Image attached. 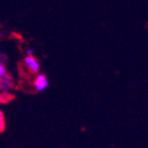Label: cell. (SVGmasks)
I'll use <instances>...</instances> for the list:
<instances>
[{
	"mask_svg": "<svg viewBox=\"0 0 148 148\" xmlns=\"http://www.w3.org/2000/svg\"><path fill=\"white\" fill-rule=\"evenodd\" d=\"M33 87L36 92H41L43 90H46L49 87V80L47 76L42 73L36 74V77L34 78L33 82Z\"/></svg>",
	"mask_w": 148,
	"mask_h": 148,
	"instance_id": "obj_1",
	"label": "cell"
},
{
	"mask_svg": "<svg viewBox=\"0 0 148 148\" xmlns=\"http://www.w3.org/2000/svg\"><path fill=\"white\" fill-rule=\"evenodd\" d=\"M8 75H10L8 70L5 68V65L3 64L2 62H0V79H3V78H5Z\"/></svg>",
	"mask_w": 148,
	"mask_h": 148,
	"instance_id": "obj_4",
	"label": "cell"
},
{
	"mask_svg": "<svg viewBox=\"0 0 148 148\" xmlns=\"http://www.w3.org/2000/svg\"><path fill=\"white\" fill-rule=\"evenodd\" d=\"M11 99H12V95L8 94L6 92L0 93V104H4V103H8Z\"/></svg>",
	"mask_w": 148,
	"mask_h": 148,
	"instance_id": "obj_5",
	"label": "cell"
},
{
	"mask_svg": "<svg viewBox=\"0 0 148 148\" xmlns=\"http://www.w3.org/2000/svg\"><path fill=\"white\" fill-rule=\"evenodd\" d=\"M23 64L27 67L29 71L31 72L32 74H38L40 70V66L39 62L36 58L34 57V55H27L23 59Z\"/></svg>",
	"mask_w": 148,
	"mask_h": 148,
	"instance_id": "obj_2",
	"label": "cell"
},
{
	"mask_svg": "<svg viewBox=\"0 0 148 148\" xmlns=\"http://www.w3.org/2000/svg\"><path fill=\"white\" fill-rule=\"evenodd\" d=\"M27 55H33V50L29 49L28 51H27Z\"/></svg>",
	"mask_w": 148,
	"mask_h": 148,
	"instance_id": "obj_7",
	"label": "cell"
},
{
	"mask_svg": "<svg viewBox=\"0 0 148 148\" xmlns=\"http://www.w3.org/2000/svg\"><path fill=\"white\" fill-rule=\"evenodd\" d=\"M13 85H14L13 77L11 75H8L5 78L0 79V91L8 93L13 88Z\"/></svg>",
	"mask_w": 148,
	"mask_h": 148,
	"instance_id": "obj_3",
	"label": "cell"
},
{
	"mask_svg": "<svg viewBox=\"0 0 148 148\" xmlns=\"http://www.w3.org/2000/svg\"><path fill=\"white\" fill-rule=\"evenodd\" d=\"M5 129V119H4V114L0 110V132H2Z\"/></svg>",
	"mask_w": 148,
	"mask_h": 148,
	"instance_id": "obj_6",
	"label": "cell"
}]
</instances>
